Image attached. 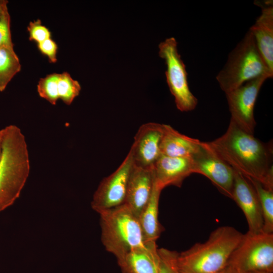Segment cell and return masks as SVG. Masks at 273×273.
<instances>
[{"mask_svg": "<svg viewBox=\"0 0 273 273\" xmlns=\"http://www.w3.org/2000/svg\"><path fill=\"white\" fill-rule=\"evenodd\" d=\"M207 144L234 170L273 190L271 144L262 142L231 121L222 135Z\"/></svg>", "mask_w": 273, "mask_h": 273, "instance_id": "1", "label": "cell"}, {"mask_svg": "<svg viewBox=\"0 0 273 273\" xmlns=\"http://www.w3.org/2000/svg\"><path fill=\"white\" fill-rule=\"evenodd\" d=\"M243 234L231 226L213 231L203 243H197L177 254L176 263L180 273H219L241 241Z\"/></svg>", "mask_w": 273, "mask_h": 273, "instance_id": "2", "label": "cell"}, {"mask_svg": "<svg viewBox=\"0 0 273 273\" xmlns=\"http://www.w3.org/2000/svg\"><path fill=\"white\" fill-rule=\"evenodd\" d=\"M4 130L0 160V212L19 198L30 169L27 145L20 128L11 124Z\"/></svg>", "mask_w": 273, "mask_h": 273, "instance_id": "3", "label": "cell"}, {"mask_svg": "<svg viewBox=\"0 0 273 273\" xmlns=\"http://www.w3.org/2000/svg\"><path fill=\"white\" fill-rule=\"evenodd\" d=\"M99 214L102 242L117 261L133 249L147 244L139 217L125 203Z\"/></svg>", "mask_w": 273, "mask_h": 273, "instance_id": "4", "label": "cell"}, {"mask_svg": "<svg viewBox=\"0 0 273 273\" xmlns=\"http://www.w3.org/2000/svg\"><path fill=\"white\" fill-rule=\"evenodd\" d=\"M266 76L272 78L250 30L230 52L224 66L216 77L225 93L246 82Z\"/></svg>", "mask_w": 273, "mask_h": 273, "instance_id": "5", "label": "cell"}, {"mask_svg": "<svg viewBox=\"0 0 273 273\" xmlns=\"http://www.w3.org/2000/svg\"><path fill=\"white\" fill-rule=\"evenodd\" d=\"M227 265L239 273L273 272V234L263 232L243 234Z\"/></svg>", "mask_w": 273, "mask_h": 273, "instance_id": "6", "label": "cell"}, {"mask_svg": "<svg viewBox=\"0 0 273 273\" xmlns=\"http://www.w3.org/2000/svg\"><path fill=\"white\" fill-rule=\"evenodd\" d=\"M177 45L175 38L166 39L159 44V55L165 60L166 81L177 108L181 112H188L196 108L198 100L189 88L186 66Z\"/></svg>", "mask_w": 273, "mask_h": 273, "instance_id": "7", "label": "cell"}, {"mask_svg": "<svg viewBox=\"0 0 273 273\" xmlns=\"http://www.w3.org/2000/svg\"><path fill=\"white\" fill-rule=\"evenodd\" d=\"M133 164L132 155L129 150L119 167L100 183L91 202L93 210L99 214L125 203L129 176Z\"/></svg>", "mask_w": 273, "mask_h": 273, "instance_id": "8", "label": "cell"}, {"mask_svg": "<svg viewBox=\"0 0 273 273\" xmlns=\"http://www.w3.org/2000/svg\"><path fill=\"white\" fill-rule=\"evenodd\" d=\"M268 78L263 76L253 79L225 93L231 115L230 121L248 133H254L256 101L262 85Z\"/></svg>", "mask_w": 273, "mask_h": 273, "instance_id": "9", "label": "cell"}, {"mask_svg": "<svg viewBox=\"0 0 273 273\" xmlns=\"http://www.w3.org/2000/svg\"><path fill=\"white\" fill-rule=\"evenodd\" d=\"M191 158L194 173L206 176L221 193L232 199L235 171L215 154L207 142H202Z\"/></svg>", "mask_w": 273, "mask_h": 273, "instance_id": "10", "label": "cell"}, {"mask_svg": "<svg viewBox=\"0 0 273 273\" xmlns=\"http://www.w3.org/2000/svg\"><path fill=\"white\" fill-rule=\"evenodd\" d=\"M163 124L149 122L139 128L130 148L133 164L145 168H153L161 155L160 144Z\"/></svg>", "mask_w": 273, "mask_h": 273, "instance_id": "11", "label": "cell"}, {"mask_svg": "<svg viewBox=\"0 0 273 273\" xmlns=\"http://www.w3.org/2000/svg\"><path fill=\"white\" fill-rule=\"evenodd\" d=\"M235 171L232 199L241 209L246 217L248 232H263V219L260 203L251 183L239 172Z\"/></svg>", "mask_w": 273, "mask_h": 273, "instance_id": "12", "label": "cell"}, {"mask_svg": "<svg viewBox=\"0 0 273 273\" xmlns=\"http://www.w3.org/2000/svg\"><path fill=\"white\" fill-rule=\"evenodd\" d=\"M261 14L249 30L269 71L273 74V3L272 1H255Z\"/></svg>", "mask_w": 273, "mask_h": 273, "instance_id": "13", "label": "cell"}, {"mask_svg": "<svg viewBox=\"0 0 273 273\" xmlns=\"http://www.w3.org/2000/svg\"><path fill=\"white\" fill-rule=\"evenodd\" d=\"M154 181L153 168H145L133 164L124 203L138 217L150 198Z\"/></svg>", "mask_w": 273, "mask_h": 273, "instance_id": "14", "label": "cell"}, {"mask_svg": "<svg viewBox=\"0 0 273 273\" xmlns=\"http://www.w3.org/2000/svg\"><path fill=\"white\" fill-rule=\"evenodd\" d=\"M155 183L162 190L170 186L180 187L193 173L191 157H174L161 155L153 167Z\"/></svg>", "mask_w": 273, "mask_h": 273, "instance_id": "15", "label": "cell"}, {"mask_svg": "<svg viewBox=\"0 0 273 273\" xmlns=\"http://www.w3.org/2000/svg\"><path fill=\"white\" fill-rule=\"evenodd\" d=\"M158 249L152 242L128 252L117 261L122 273H159Z\"/></svg>", "mask_w": 273, "mask_h": 273, "instance_id": "16", "label": "cell"}, {"mask_svg": "<svg viewBox=\"0 0 273 273\" xmlns=\"http://www.w3.org/2000/svg\"><path fill=\"white\" fill-rule=\"evenodd\" d=\"M160 144L161 155L174 157H192L199 149L201 142L180 133L168 124H163Z\"/></svg>", "mask_w": 273, "mask_h": 273, "instance_id": "17", "label": "cell"}, {"mask_svg": "<svg viewBox=\"0 0 273 273\" xmlns=\"http://www.w3.org/2000/svg\"><path fill=\"white\" fill-rule=\"evenodd\" d=\"M162 190L154 181L150 198L139 216L147 243L156 242L162 232V227L158 219L159 202Z\"/></svg>", "mask_w": 273, "mask_h": 273, "instance_id": "18", "label": "cell"}, {"mask_svg": "<svg viewBox=\"0 0 273 273\" xmlns=\"http://www.w3.org/2000/svg\"><path fill=\"white\" fill-rule=\"evenodd\" d=\"M21 65L14 48H0V92H3L14 76L21 70Z\"/></svg>", "mask_w": 273, "mask_h": 273, "instance_id": "19", "label": "cell"}, {"mask_svg": "<svg viewBox=\"0 0 273 273\" xmlns=\"http://www.w3.org/2000/svg\"><path fill=\"white\" fill-rule=\"evenodd\" d=\"M248 180L254 187L260 201L263 219L262 231L273 234V190L266 188L257 180Z\"/></svg>", "mask_w": 273, "mask_h": 273, "instance_id": "20", "label": "cell"}, {"mask_svg": "<svg viewBox=\"0 0 273 273\" xmlns=\"http://www.w3.org/2000/svg\"><path fill=\"white\" fill-rule=\"evenodd\" d=\"M58 88L59 99L67 105L71 104L81 90L79 82L73 79L67 72L60 74Z\"/></svg>", "mask_w": 273, "mask_h": 273, "instance_id": "21", "label": "cell"}, {"mask_svg": "<svg viewBox=\"0 0 273 273\" xmlns=\"http://www.w3.org/2000/svg\"><path fill=\"white\" fill-rule=\"evenodd\" d=\"M60 74L54 73L39 79L37 90L39 96L55 105L59 98L58 82Z\"/></svg>", "mask_w": 273, "mask_h": 273, "instance_id": "22", "label": "cell"}, {"mask_svg": "<svg viewBox=\"0 0 273 273\" xmlns=\"http://www.w3.org/2000/svg\"><path fill=\"white\" fill-rule=\"evenodd\" d=\"M158 251L159 256V273H180L176 263V251L165 248H159Z\"/></svg>", "mask_w": 273, "mask_h": 273, "instance_id": "23", "label": "cell"}, {"mask_svg": "<svg viewBox=\"0 0 273 273\" xmlns=\"http://www.w3.org/2000/svg\"><path fill=\"white\" fill-rule=\"evenodd\" d=\"M10 15L7 7L0 17V48H14L10 29Z\"/></svg>", "mask_w": 273, "mask_h": 273, "instance_id": "24", "label": "cell"}, {"mask_svg": "<svg viewBox=\"0 0 273 273\" xmlns=\"http://www.w3.org/2000/svg\"><path fill=\"white\" fill-rule=\"evenodd\" d=\"M29 40L37 43L51 38V33L48 28L41 24L40 19L29 22L27 27Z\"/></svg>", "mask_w": 273, "mask_h": 273, "instance_id": "25", "label": "cell"}, {"mask_svg": "<svg viewBox=\"0 0 273 273\" xmlns=\"http://www.w3.org/2000/svg\"><path fill=\"white\" fill-rule=\"evenodd\" d=\"M37 47L42 54L48 57L50 63H55L57 62L58 46L51 38L38 43Z\"/></svg>", "mask_w": 273, "mask_h": 273, "instance_id": "26", "label": "cell"}, {"mask_svg": "<svg viewBox=\"0 0 273 273\" xmlns=\"http://www.w3.org/2000/svg\"><path fill=\"white\" fill-rule=\"evenodd\" d=\"M219 273H239L234 267L226 265Z\"/></svg>", "mask_w": 273, "mask_h": 273, "instance_id": "27", "label": "cell"}, {"mask_svg": "<svg viewBox=\"0 0 273 273\" xmlns=\"http://www.w3.org/2000/svg\"><path fill=\"white\" fill-rule=\"evenodd\" d=\"M8 1L6 0H0V17L4 10L7 7Z\"/></svg>", "mask_w": 273, "mask_h": 273, "instance_id": "28", "label": "cell"}, {"mask_svg": "<svg viewBox=\"0 0 273 273\" xmlns=\"http://www.w3.org/2000/svg\"><path fill=\"white\" fill-rule=\"evenodd\" d=\"M4 128L0 129V160L2 157V149H3V138H4Z\"/></svg>", "mask_w": 273, "mask_h": 273, "instance_id": "29", "label": "cell"}, {"mask_svg": "<svg viewBox=\"0 0 273 273\" xmlns=\"http://www.w3.org/2000/svg\"><path fill=\"white\" fill-rule=\"evenodd\" d=\"M248 273H270V272H264V271H253V272H250Z\"/></svg>", "mask_w": 273, "mask_h": 273, "instance_id": "30", "label": "cell"}]
</instances>
